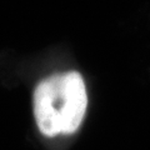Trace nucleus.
<instances>
[{
	"label": "nucleus",
	"instance_id": "nucleus-1",
	"mask_svg": "<svg viewBox=\"0 0 150 150\" xmlns=\"http://www.w3.org/2000/svg\"><path fill=\"white\" fill-rule=\"evenodd\" d=\"M88 109L85 81L78 71L55 73L38 83L33 93V112L39 133L45 138L76 133Z\"/></svg>",
	"mask_w": 150,
	"mask_h": 150
}]
</instances>
